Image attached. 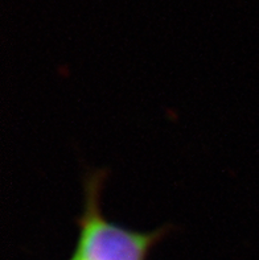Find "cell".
I'll return each instance as SVG.
<instances>
[{
  "instance_id": "cell-1",
  "label": "cell",
  "mask_w": 259,
  "mask_h": 260,
  "mask_svg": "<svg viewBox=\"0 0 259 260\" xmlns=\"http://www.w3.org/2000/svg\"><path fill=\"white\" fill-rule=\"evenodd\" d=\"M105 172L89 173L85 181V206L77 219L78 241L74 260H146L151 248L168 233L161 228L150 233L126 229L102 215L99 190Z\"/></svg>"
}]
</instances>
